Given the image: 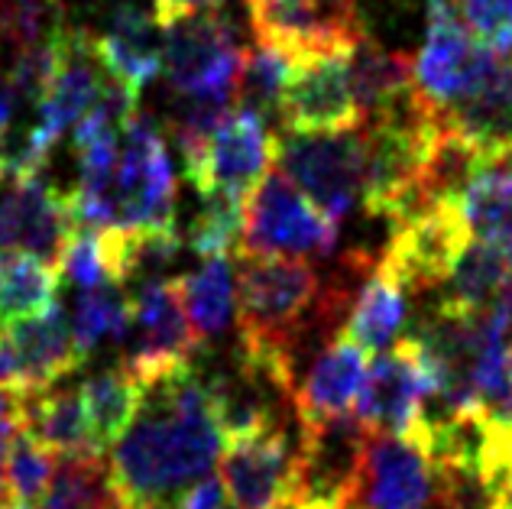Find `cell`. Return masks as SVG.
Masks as SVG:
<instances>
[{
	"mask_svg": "<svg viewBox=\"0 0 512 509\" xmlns=\"http://www.w3.org/2000/svg\"><path fill=\"white\" fill-rule=\"evenodd\" d=\"M169 509H231V503H227V490L221 484V477L208 474L198 484L188 487Z\"/></svg>",
	"mask_w": 512,
	"mask_h": 509,
	"instance_id": "cell-38",
	"label": "cell"
},
{
	"mask_svg": "<svg viewBox=\"0 0 512 509\" xmlns=\"http://www.w3.org/2000/svg\"><path fill=\"white\" fill-rule=\"evenodd\" d=\"M94 49L107 72L137 91L156 82L163 72V30L153 13L137 4H120L111 13L107 30L94 36Z\"/></svg>",
	"mask_w": 512,
	"mask_h": 509,
	"instance_id": "cell-21",
	"label": "cell"
},
{
	"mask_svg": "<svg viewBox=\"0 0 512 509\" xmlns=\"http://www.w3.org/2000/svg\"><path fill=\"white\" fill-rule=\"evenodd\" d=\"M234 104H237L234 95H175L172 98L169 133L182 153L185 172L201 159L211 133L218 130L221 120L234 111Z\"/></svg>",
	"mask_w": 512,
	"mask_h": 509,
	"instance_id": "cell-32",
	"label": "cell"
},
{
	"mask_svg": "<svg viewBox=\"0 0 512 509\" xmlns=\"http://www.w3.org/2000/svg\"><path fill=\"white\" fill-rule=\"evenodd\" d=\"M480 46L512 52V0H451Z\"/></svg>",
	"mask_w": 512,
	"mask_h": 509,
	"instance_id": "cell-37",
	"label": "cell"
},
{
	"mask_svg": "<svg viewBox=\"0 0 512 509\" xmlns=\"http://www.w3.org/2000/svg\"><path fill=\"white\" fill-rule=\"evenodd\" d=\"M130 325V296L120 283H101L82 289L72 312V334L82 360H88L104 341H124Z\"/></svg>",
	"mask_w": 512,
	"mask_h": 509,
	"instance_id": "cell-30",
	"label": "cell"
},
{
	"mask_svg": "<svg viewBox=\"0 0 512 509\" xmlns=\"http://www.w3.org/2000/svg\"><path fill=\"white\" fill-rule=\"evenodd\" d=\"M341 289H325L312 263L292 257L237 253V328L240 347H266L295 357L308 318L334 312Z\"/></svg>",
	"mask_w": 512,
	"mask_h": 509,
	"instance_id": "cell-2",
	"label": "cell"
},
{
	"mask_svg": "<svg viewBox=\"0 0 512 509\" xmlns=\"http://www.w3.org/2000/svg\"><path fill=\"white\" fill-rule=\"evenodd\" d=\"M221 484L231 509H292L302 493V448L282 422L227 438Z\"/></svg>",
	"mask_w": 512,
	"mask_h": 509,
	"instance_id": "cell-9",
	"label": "cell"
},
{
	"mask_svg": "<svg viewBox=\"0 0 512 509\" xmlns=\"http://www.w3.org/2000/svg\"><path fill=\"white\" fill-rule=\"evenodd\" d=\"M62 276L52 263L0 250V331L59 305Z\"/></svg>",
	"mask_w": 512,
	"mask_h": 509,
	"instance_id": "cell-28",
	"label": "cell"
},
{
	"mask_svg": "<svg viewBox=\"0 0 512 509\" xmlns=\"http://www.w3.org/2000/svg\"><path fill=\"white\" fill-rule=\"evenodd\" d=\"M370 373V351H363L347 334H338L325 351L315 357L302 380H295L292 409L299 419V432L350 419L363 380Z\"/></svg>",
	"mask_w": 512,
	"mask_h": 509,
	"instance_id": "cell-17",
	"label": "cell"
},
{
	"mask_svg": "<svg viewBox=\"0 0 512 509\" xmlns=\"http://www.w3.org/2000/svg\"><path fill=\"white\" fill-rule=\"evenodd\" d=\"M0 509H33L30 503H17V500H0Z\"/></svg>",
	"mask_w": 512,
	"mask_h": 509,
	"instance_id": "cell-44",
	"label": "cell"
},
{
	"mask_svg": "<svg viewBox=\"0 0 512 509\" xmlns=\"http://www.w3.org/2000/svg\"><path fill=\"white\" fill-rule=\"evenodd\" d=\"M56 270H59V276L65 279V283H72L78 289H91V286L111 283V276H107L101 240H98V231H94V227H82V224L75 227L72 237L65 240Z\"/></svg>",
	"mask_w": 512,
	"mask_h": 509,
	"instance_id": "cell-36",
	"label": "cell"
},
{
	"mask_svg": "<svg viewBox=\"0 0 512 509\" xmlns=\"http://www.w3.org/2000/svg\"><path fill=\"white\" fill-rule=\"evenodd\" d=\"M292 59L282 56L279 49L256 43L244 52V65L237 75V107H247L253 114H276L282 88L289 82Z\"/></svg>",
	"mask_w": 512,
	"mask_h": 509,
	"instance_id": "cell-35",
	"label": "cell"
},
{
	"mask_svg": "<svg viewBox=\"0 0 512 509\" xmlns=\"http://www.w3.org/2000/svg\"><path fill=\"white\" fill-rule=\"evenodd\" d=\"M17 107H20L17 88H13L10 75H0V137H7L10 133L13 117H17Z\"/></svg>",
	"mask_w": 512,
	"mask_h": 509,
	"instance_id": "cell-40",
	"label": "cell"
},
{
	"mask_svg": "<svg viewBox=\"0 0 512 509\" xmlns=\"http://www.w3.org/2000/svg\"><path fill=\"white\" fill-rule=\"evenodd\" d=\"M487 509H512V471L503 477V480H496V484L487 490Z\"/></svg>",
	"mask_w": 512,
	"mask_h": 509,
	"instance_id": "cell-43",
	"label": "cell"
},
{
	"mask_svg": "<svg viewBox=\"0 0 512 509\" xmlns=\"http://www.w3.org/2000/svg\"><path fill=\"white\" fill-rule=\"evenodd\" d=\"M4 334L20 360L26 396L62 383L85 364L75 347L72 318L62 312V305H52L46 315L17 321V325L4 328Z\"/></svg>",
	"mask_w": 512,
	"mask_h": 509,
	"instance_id": "cell-20",
	"label": "cell"
},
{
	"mask_svg": "<svg viewBox=\"0 0 512 509\" xmlns=\"http://www.w3.org/2000/svg\"><path fill=\"white\" fill-rule=\"evenodd\" d=\"M441 120L483 143H512V52L480 46L464 95Z\"/></svg>",
	"mask_w": 512,
	"mask_h": 509,
	"instance_id": "cell-19",
	"label": "cell"
},
{
	"mask_svg": "<svg viewBox=\"0 0 512 509\" xmlns=\"http://www.w3.org/2000/svg\"><path fill=\"white\" fill-rule=\"evenodd\" d=\"M276 163L318 211L341 221L363 198L367 137L360 124L328 133H282Z\"/></svg>",
	"mask_w": 512,
	"mask_h": 509,
	"instance_id": "cell-5",
	"label": "cell"
},
{
	"mask_svg": "<svg viewBox=\"0 0 512 509\" xmlns=\"http://www.w3.org/2000/svg\"><path fill=\"white\" fill-rule=\"evenodd\" d=\"M438 390V367L419 334L402 338L399 344L373 360L363 380L354 419L363 432L399 435L428 448V403Z\"/></svg>",
	"mask_w": 512,
	"mask_h": 509,
	"instance_id": "cell-3",
	"label": "cell"
},
{
	"mask_svg": "<svg viewBox=\"0 0 512 509\" xmlns=\"http://www.w3.org/2000/svg\"><path fill=\"white\" fill-rule=\"evenodd\" d=\"M470 240L457 198H438L393 224L380 266L406 292H425L448 283Z\"/></svg>",
	"mask_w": 512,
	"mask_h": 509,
	"instance_id": "cell-11",
	"label": "cell"
},
{
	"mask_svg": "<svg viewBox=\"0 0 512 509\" xmlns=\"http://www.w3.org/2000/svg\"><path fill=\"white\" fill-rule=\"evenodd\" d=\"M75 227L65 195L43 176L7 182V192L0 195V250L26 253L56 266Z\"/></svg>",
	"mask_w": 512,
	"mask_h": 509,
	"instance_id": "cell-15",
	"label": "cell"
},
{
	"mask_svg": "<svg viewBox=\"0 0 512 509\" xmlns=\"http://www.w3.org/2000/svg\"><path fill=\"white\" fill-rule=\"evenodd\" d=\"M256 43L292 62L350 56L367 30L354 0H247Z\"/></svg>",
	"mask_w": 512,
	"mask_h": 509,
	"instance_id": "cell-10",
	"label": "cell"
},
{
	"mask_svg": "<svg viewBox=\"0 0 512 509\" xmlns=\"http://www.w3.org/2000/svg\"><path fill=\"white\" fill-rule=\"evenodd\" d=\"M201 208L188 224L185 244L201 260L231 257L240 247V227H244V198L231 195H205L198 198Z\"/></svg>",
	"mask_w": 512,
	"mask_h": 509,
	"instance_id": "cell-34",
	"label": "cell"
},
{
	"mask_svg": "<svg viewBox=\"0 0 512 509\" xmlns=\"http://www.w3.org/2000/svg\"><path fill=\"white\" fill-rule=\"evenodd\" d=\"M46 500L69 509H120L111 487V471H107L104 454L98 451L59 458L56 480H52Z\"/></svg>",
	"mask_w": 512,
	"mask_h": 509,
	"instance_id": "cell-31",
	"label": "cell"
},
{
	"mask_svg": "<svg viewBox=\"0 0 512 509\" xmlns=\"http://www.w3.org/2000/svg\"><path fill=\"white\" fill-rule=\"evenodd\" d=\"M52 49H56V65L43 101H39L36 124L49 130L52 137H62L88 114V107L98 98L107 82V69L94 49V36L78 26H56L52 30Z\"/></svg>",
	"mask_w": 512,
	"mask_h": 509,
	"instance_id": "cell-18",
	"label": "cell"
},
{
	"mask_svg": "<svg viewBox=\"0 0 512 509\" xmlns=\"http://www.w3.org/2000/svg\"><path fill=\"white\" fill-rule=\"evenodd\" d=\"M350 85L360 107V120L393 111L415 91L412 59L402 52H389L376 39L363 36L350 52Z\"/></svg>",
	"mask_w": 512,
	"mask_h": 509,
	"instance_id": "cell-26",
	"label": "cell"
},
{
	"mask_svg": "<svg viewBox=\"0 0 512 509\" xmlns=\"http://www.w3.org/2000/svg\"><path fill=\"white\" fill-rule=\"evenodd\" d=\"M279 137L266 127L260 114L237 107L221 120V127L211 133L201 159L185 172L188 185L198 198L205 195H231L247 198L263 176L276 163Z\"/></svg>",
	"mask_w": 512,
	"mask_h": 509,
	"instance_id": "cell-13",
	"label": "cell"
},
{
	"mask_svg": "<svg viewBox=\"0 0 512 509\" xmlns=\"http://www.w3.org/2000/svg\"><path fill=\"white\" fill-rule=\"evenodd\" d=\"M347 59L350 56H321L292 62L276 107L282 133H328L360 124Z\"/></svg>",
	"mask_w": 512,
	"mask_h": 509,
	"instance_id": "cell-14",
	"label": "cell"
},
{
	"mask_svg": "<svg viewBox=\"0 0 512 509\" xmlns=\"http://www.w3.org/2000/svg\"><path fill=\"white\" fill-rule=\"evenodd\" d=\"M43 509H69V506H62V503H52V500H46V506Z\"/></svg>",
	"mask_w": 512,
	"mask_h": 509,
	"instance_id": "cell-45",
	"label": "cell"
},
{
	"mask_svg": "<svg viewBox=\"0 0 512 509\" xmlns=\"http://www.w3.org/2000/svg\"><path fill=\"white\" fill-rule=\"evenodd\" d=\"M409 315V292L399 286L396 276H389L380 263L370 266L367 279L350 302V315L341 334L357 341L363 351H386L393 347Z\"/></svg>",
	"mask_w": 512,
	"mask_h": 509,
	"instance_id": "cell-24",
	"label": "cell"
},
{
	"mask_svg": "<svg viewBox=\"0 0 512 509\" xmlns=\"http://www.w3.org/2000/svg\"><path fill=\"white\" fill-rule=\"evenodd\" d=\"M292 509H360L354 497H302Z\"/></svg>",
	"mask_w": 512,
	"mask_h": 509,
	"instance_id": "cell-42",
	"label": "cell"
},
{
	"mask_svg": "<svg viewBox=\"0 0 512 509\" xmlns=\"http://www.w3.org/2000/svg\"><path fill=\"white\" fill-rule=\"evenodd\" d=\"M224 0H153V17L163 13H182V10H201V7H221Z\"/></svg>",
	"mask_w": 512,
	"mask_h": 509,
	"instance_id": "cell-41",
	"label": "cell"
},
{
	"mask_svg": "<svg viewBox=\"0 0 512 509\" xmlns=\"http://www.w3.org/2000/svg\"><path fill=\"white\" fill-rule=\"evenodd\" d=\"M477 56L480 43L461 23L451 0H428L425 43L419 56L412 59V78L419 95L438 114L448 111L464 95L470 75H474Z\"/></svg>",
	"mask_w": 512,
	"mask_h": 509,
	"instance_id": "cell-16",
	"label": "cell"
},
{
	"mask_svg": "<svg viewBox=\"0 0 512 509\" xmlns=\"http://www.w3.org/2000/svg\"><path fill=\"white\" fill-rule=\"evenodd\" d=\"M338 247V221L318 211L282 172H266L244 198L237 253L256 257H328Z\"/></svg>",
	"mask_w": 512,
	"mask_h": 509,
	"instance_id": "cell-7",
	"label": "cell"
},
{
	"mask_svg": "<svg viewBox=\"0 0 512 509\" xmlns=\"http://www.w3.org/2000/svg\"><path fill=\"white\" fill-rule=\"evenodd\" d=\"M506 289H512V247L506 250L483 244V240H470L448 283H444L438 312L474 318L487 312Z\"/></svg>",
	"mask_w": 512,
	"mask_h": 509,
	"instance_id": "cell-23",
	"label": "cell"
},
{
	"mask_svg": "<svg viewBox=\"0 0 512 509\" xmlns=\"http://www.w3.org/2000/svg\"><path fill=\"white\" fill-rule=\"evenodd\" d=\"M457 205L470 227V237L506 250L512 247V146L483 159Z\"/></svg>",
	"mask_w": 512,
	"mask_h": 509,
	"instance_id": "cell-22",
	"label": "cell"
},
{
	"mask_svg": "<svg viewBox=\"0 0 512 509\" xmlns=\"http://www.w3.org/2000/svg\"><path fill=\"white\" fill-rule=\"evenodd\" d=\"M20 419H23V432H30L39 445H46L59 458L94 451L82 390L56 383L43 393L26 396L20 399Z\"/></svg>",
	"mask_w": 512,
	"mask_h": 509,
	"instance_id": "cell-25",
	"label": "cell"
},
{
	"mask_svg": "<svg viewBox=\"0 0 512 509\" xmlns=\"http://www.w3.org/2000/svg\"><path fill=\"white\" fill-rule=\"evenodd\" d=\"M179 279L182 305L188 321L198 331L201 341L221 338L237 312V279L231 257H208L201 260L195 273L175 276Z\"/></svg>",
	"mask_w": 512,
	"mask_h": 509,
	"instance_id": "cell-29",
	"label": "cell"
},
{
	"mask_svg": "<svg viewBox=\"0 0 512 509\" xmlns=\"http://www.w3.org/2000/svg\"><path fill=\"white\" fill-rule=\"evenodd\" d=\"M56 467H59V454H52L30 432L20 428L4 461V500L30 503V506L39 500L46 503L52 480H56Z\"/></svg>",
	"mask_w": 512,
	"mask_h": 509,
	"instance_id": "cell-33",
	"label": "cell"
},
{
	"mask_svg": "<svg viewBox=\"0 0 512 509\" xmlns=\"http://www.w3.org/2000/svg\"><path fill=\"white\" fill-rule=\"evenodd\" d=\"M201 344L205 341L198 338L182 305L179 279H153L130 296V325L120 341V367H127L143 390L185 367H195Z\"/></svg>",
	"mask_w": 512,
	"mask_h": 509,
	"instance_id": "cell-8",
	"label": "cell"
},
{
	"mask_svg": "<svg viewBox=\"0 0 512 509\" xmlns=\"http://www.w3.org/2000/svg\"><path fill=\"white\" fill-rule=\"evenodd\" d=\"M20 428H23L20 399L10 393H0V500H4V461H7V451Z\"/></svg>",
	"mask_w": 512,
	"mask_h": 509,
	"instance_id": "cell-39",
	"label": "cell"
},
{
	"mask_svg": "<svg viewBox=\"0 0 512 509\" xmlns=\"http://www.w3.org/2000/svg\"><path fill=\"white\" fill-rule=\"evenodd\" d=\"M111 227H175V172L163 127L137 114L120 140Z\"/></svg>",
	"mask_w": 512,
	"mask_h": 509,
	"instance_id": "cell-12",
	"label": "cell"
},
{
	"mask_svg": "<svg viewBox=\"0 0 512 509\" xmlns=\"http://www.w3.org/2000/svg\"><path fill=\"white\" fill-rule=\"evenodd\" d=\"M78 390L85 399L94 451L107 454L140 415L146 390L127 367H107L91 373Z\"/></svg>",
	"mask_w": 512,
	"mask_h": 509,
	"instance_id": "cell-27",
	"label": "cell"
},
{
	"mask_svg": "<svg viewBox=\"0 0 512 509\" xmlns=\"http://www.w3.org/2000/svg\"><path fill=\"white\" fill-rule=\"evenodd\" d=\"M163 30V72L175 95H234L244 46L221 7L156 17Z\"/></svg>",
	"mask_w": 512,
	"mask_h": 509,
	"instance_id": "cell-4",
	"label": "cell"
},
{
	"mask_svg": "<svg viewBox=\"0 0 512 509\" xmlns=\"http://www.w3.org/2000/svg\"><path fill=\"white\" fill-rule=\"evenodd\" d=\"M454 474H444L425 445L367 432L360 448L354 503L360 509H454Z\"/></svg>",
	"mask_w": 512,
	"mask_h": 509,
	"instance_id": "cell-6",
	"label": "cell"
},
{
	"mask_svg": "<svg viewBox=\"0 0 512 509\" xmlns=\"http://www.w3.org/2000/svg\"><path fill=\"white\" fill-rule=\"evenodd\" d=\"M224 451V428L208 380L195 367L146 386L143 409L111 448V487L120 509H169L211 474Z\"/></svg>",
	"mask_w": 512,
	"mask_h": 509,
	"instance_id": "cell-1",
	"label": "cell"
}]
</instances>
